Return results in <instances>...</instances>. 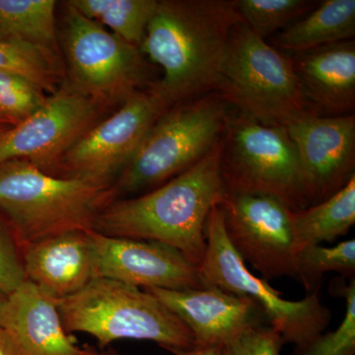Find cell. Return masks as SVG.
<instances>
[{"label":"cell","mask_w":355,"mask_h":355,"mask_svg":"<svg viewBox=\"0 0 355 355\" xmlns=\"http://www.w3.org/2000/svg\"><path fill=\"white\" fill-rule=\"evenodd\" d=\"M316 0H234L243 22L261 39H270L319 4Z\"/></svg>","instance_id":"24"},{"label":"cell","mask_w":355,"mask_h":355,"mask_svg":"<svg viewBox=\"0 0 355 355\" xmlns=\"http://www.w3.org/2000/svg\"><path fill=\"white\" fill-rule=\"evenodd\" d=\"M11 128V125H2L0 123V139H1L2 135H4Z\"/></svg>","instance_id":"34"},{"label":"cell","mask_w":355,"mask_h":355,"mask_svg":"<svg viewBox=\"0 0 355 355\" xmlns=\"http://www.w3.org/2000/svg\"><path fill=\"white\" fill-rule=\"evenodd\" d=\"M216 91L233 108L266 125L287 128L315 114L291 57L257 36L244 22L233 27Z\"/></svg>","instance_id":"6"},{"label":"cell","mask_w":355,"mask_h":355,"mask_svg":"<svg viewBox=\"0 0 355 355\" xmlns=\"http://www.w3.org/2000/svg\"><path fill=\"white\" fill-rule=\"evenodd\" d=\"M26 280L22 246L8 222L0 218V293L10 295Z\"/></svg>","instance_id":"28"},{"label":"cell","mask_w":355,"mask_h":355,"mask_svg":"<svg viewBox=\"0 0 355 355\" xmlns=\"http://www.w3.org/2000/svg\"><path fill=\"white\" fill-rule=\"evenodd\" d=\"M297 253L310 245H321L347 235L355 224V175L349 183L317 205L291 210Z\"/></svg>","instance_id":"20"},{"label":"cell","mask_w":355,"mask_h":355,"mask_svg":"<svg viewBox=\"0 0 355 355\" xmlns=\"http://www.w3.org/2000/svg\"><path fill=\"white\" fill-rule=\"evenodd\" d=\"M116 200L113 184L58 177L25 160L0 163V211L21 246L72 230H93Z\"/></svg>","instance_id":"3"},{"label":"cell","mask_w":355,"mask_h":355,"mask_svg":"<svg viewBox=\"0 0 355 355\" xmlns=\"http://www.w3.org/2000/svg\"><path fill=\"white\" fill-rule=\"evenodd\" d=\"M221 347H193L190 349L173 350L175 355H220Z\"/></svg>","instance_id":"31"},{"label":"cell","mask_w":355,"mask_h":355,"mask_svg":"<svg viewBox=\"0 0 355 355\" xmlns=\"http://www.w3.org/2000/svg\"><path fill=\"white\" fill-rule=\"evenodd\" d=\"M6 296L0 293V320H1L2 312H3L4 306H6Z\"/></svg>","instance_id":"32"},{"label":"cell","mask_w":355,"mask_h":355,"mask_svg":"<svg viewBox=\"0 0 355 355\" xmlns=\"http://www.w3.org/2000/svg\"><path fill=\"white\" fill-rule=\"evenodd\" d=\"M55 7L53 0H0V40L22 42L60 55Z\"/></svg>","instance_id":"21"},{"label":"cell","mask_w":355,"mask_h":355,"mask_svg":"<svg viewBox=\"0 0 355 355\" xmlns=\"http://www.w3.org/2000/svg\"><path fill=\"white\" fill-rule=\"evenodd\" d=\"M106 109L65 81L41 108L2 135L0 163L17 159L50 172Z\"/></svg>","instance_id":"12"},{"label":"cell","mask_w":355,"mask_h":355,"mask_svg":"<svg viewBox=\"0 0 355 355\" xmlns=\"http://www.w3.org/2000/svg\"><path fill=\"white\" fill-rule=\"evenodd\" d=\"M0 324L15 338L21 355H97L83 349L65 331L57 300L26 280L6 296Z\"/></svg>","instance_id":"17"},{"label":"cell","mask_w":355,"mask_h":355,"mask_svg":"<svg viewBox=\"0 0 355 355\" xmlns=\"http://www.w3.org/2000/svg\"><path fill=\"white\" fill-rule=\"evenodd\" d=\"M284 345L279 331L272 327L256 324L224 343L220 355H280Z\"/></svg>","instance_id":"29"},{"label":"cell","mask_w":355,"mask_h":355,"mask_svg":"<svg viewBox=\"0 0 355 355\" xmlns=\"http://www.w3.org/2000/svg\"><path fill=\"white\" fill-rule=\"evenodd\" d=\"M233 109L214 90L165 111L114 180L116 200L153 190L197 164L223 137Z\"/></svg>","instance_id":"4"},{"label":"cell","mask_w":355,"mask_h":355,"mask_svg":"<svg viewBox=\"0 0 355 355\" xmlns=\"http://www.w3.org/2000/svg\"><path fill=\"white\" fill-rule=\"evenodd\" d=\"M306 99L319 116L355 109V42H340L291 55Z\"/></svg>","instance_id":"18"},{"label":"cell","mask_w":355,"mask_h":355,"mask_svg":"<svg viewBox=\"0 0 355 355\" xmlns=\"http://www.w3.org/2000/svg\"><path fill=\"white\" fill-rule=\"evenodd\" d=\"M234 0H160L139 50L163 70L153 89L168 109L214 91L233 27Z\"/></svg>","instance_id":"1"},{"label":"cell","mask_w":355,"mask_h":355,"mask_svg":"<svg viewBox=\"0 0 355 355\" xmlns=\"http://www.w3.org/2000/svg\"><path fill=\"white\" fill-rule=\"evenodd\" d=\"M0 71L27 77L50 95L65 83L60 55L22 42L0 40Z\"/></svg>","instance_id":"23"},{"label":"cell","mask_w":355,"mask_h":355,"mask_svg":"<svg viewBox=\"0 0 355 355\" xmlns=\"http://www.w3.org/2000/svg\"><path fill=\"white\" fill-rule=\"evenodd\" d=\"M26 279L58 300L100 277L93 230H72L22 246Z\"/></svg>","instance_id":"16"},{"label":"cell","mask_w":355,"mask_h":355,"mask_svg":"<svg viewBox=\"0 0 355 355\" xmlns=\"http://www.w3.org/2000/svg\"><path fill=\"white\" fill-rule=\"evenodd\" d=\"M0 355H21L19 345L11 331L0 324Z\"/></svg>","instance_id":"30"},{"label":"cell","mask_w":355,"mask_h":355,"mask_svg":"<svg viewBox=\"0 0 355 355\" xmlns=\"http://www.w3.org/2000/svg\"><path fill=\"white\" fill-rule=\"evenodd\" d=\"M57 306L67 334L85 333L100 347L120 340H149L161 347H196L184 322L146 289L98 277L83 291L58 299Z\"/></svg>","instance_id":"5"},{"label":"cell","mask_w":355,"mask_h":355,"mask_svg":"<svg viewBox=\"0 0 355 355\" xmlns=\"http://www.w3.org/2000/svg\"><path fill=\"white\" fill-rule=\"evenodd\" d=\"M286 128L297 151L308 207L335 195L354 176V114L340 116L310 114Z\"/></svg>","instance_id":"13"},{"label":"cell","mask_w":355,"mask_h":355,"mask_svg":"<svg viewBox=\"0 0 355 355\" xmlns=\"http://www.w3.org/2000/svg\"><path fill=\"white\" fill-rule=\"evenodd\" d=\"M146 291L184 322L193 334L196 347H222L249 327L266 323L263 311L256 301L218 287Z\"/></svg>","instance_id":"15"},{"label":"cell","mask_w":355,"mask_h":355,"mask_svg":"<svg viewBox=\"0 0 355 355\" xmlns=\"http://www.w3.org/2000/svg\"><path fill=\"white\" fill-rule=\"evenodd\" d=\"M168 108L153 86L139 91L98 121L51 168L58 177L113 184L156 120Z\"/></svg>","instance_id":"10"},{"label":"cell","mask_w":355,"mask_h":355,"mask_svg":"<svg viewBox=\"0 0 355 355\" xmlns=\"http://www.w3.org/2000/svg\"><path fill=\"white\" fill-rule=\"evenodd\" d=\"M222 139L186 171L144 195L114 200L93 231L112 237L163 243L200 266L210 211L227 195L220 174Z\"/></svg>","instance_id":"2"},{"label":"cell","mask_w":355,"mask_h":355,"mask_svg":"<svg viewBox=\"0 0 355 355\" xmlns=\"http://www.w3.org/2000/svg\"><path fill=\"white\" fill-rule=\"evenodd\" d=\"M31 79L0 71V113L9 125H17L43 106L48 96Z\"/></svg>","instance_id":"27"},{"label":"cell","mask_w":355,"mask_h":355,"mask_svg":"<svg viewBox=\"0 0 355 355\" xmlns=\"http://www.w3.org/2000/svg\"><path fill=\"white\" fill-rule=\"evenodd\" d=\"M100 277L142 289L203 287L198 266L171 246L155 241L112 237L93 231Z\"/></svg>","instance_id":"14"},{"label":"cell","mask_w":355,"mask_h":355,"mask_svg":"<svg viewBox=\"0 0 355 355\" xmlns=\"http://www.w3.org/2000/svg\"><path fill=\"white\" fill-rule=\"evenodd\" d=\"M97 355H123L120 354V352H116V350L110 349L108 350H104V352H99V354Z\"/></svg>","instance_id":"33"},{"label":"cell","mask_w":355,"mask_h":355,"mask_svg":"<svg viewBox=\"0 0 355 355\" xmlns=\"http://www.w3.org/2000/svg\"><path fill=\"white\" fill-rule=\"evenodd\" d=\"M297 279L308 293L320 288L324 273H340L343 279H355V240L331 247L310 245L296 254Z\"/></svg>","instance_id":"25"},{"label":"cell","mask_w":355,"mask_h":355,"mask_svg":"<svg viewBox=\"0 0 355 355\" xmlns=\"http://www.w3.org/2000/svg\"><path fill=\"white\" fill-rule=\"evenodd\" d=\"M62 46L65 81L105 108L149 89L148 67L139 48L64 4Z\"/></svg>","instance_id":"9"},{"label":"cell","mask_w":355,"mask_h":355,"mask_svg":"<svg viewBox=\"0 0 355 355\" xmlns=\"http://www.w3.org/2000/svg\"><path fill=\"white\" fill-rule=\"evenodd\" d=\"M218 207L229 242L261 279H297V251L286 205L272 196L227 193Z\"/></svg>","instance_id":"11"},{"label":"cell","mask_w":355,"mask_h":355,"mask_svg":"<svg viewBox=\"0 0 355 355\" xmlns=\"http://www.w3.org/2000/svg\"><path fill=\"white\" fill-rule=\"evenodd\" d=\"M220 174L228 193L272 196L291 210L308 207L287 128L263 125L236 109L222 137Z\"/></svg>","instance_id":"7"},{"label":"cell","mask_w":355,"mask_h":355,"mask_svg":"<svg viewBox=\"0 0 355 355\" xmlns=\"http://www.w3.org/2000/svg\"><path fill=\"white\" fill-rule=\"evenodd\" d=\"M78 12L139 48L158 0H71Z\"/></svg>","instance_id":"22"},{"label":"cell","mask_w":355,"mask_h":355,"mask_svg":"<svg viewBox=\"0 0 355 355\" xmlns=\"http://www.w3.org/2000/svg\"><path fill=\"white\" fill-rule=\"evenodd\" d=\"M0 123H2V125H9L8 121H7L6 119L3 116V114L1 113H0ZM11 127H12V125H11Z\"/></svg>","instance_id":"35"},{"label":"cell","mask_w":355,"mask_h":355,"mask_svg":"<svg viewBox=\"0 0 355 355\" xmlns=\"http://www.w3.org/2000/svg\"><path fill=\"white\" fill-rule=\"evenodd\" d=\"M343 277L333 280L331 292L345 301V317L336 331L322 333L302 347H295L293 355L355 354V279L345 284Z\"/></svg>","instance_id":"26"},{"label":"cell","mask_w":355,"mask_h":355,"mask_svg":"<svg viewBox=\"0 0 355 355\" xmlns=\"http://www.w3.org/2000/svg\"><path fill=\"white\" fill-rule=\"evenodd\" d=\"M354 36L355 0H324L270 41L277 50L295 55Z\"/></svg>","instance_id":"19"},{"label":"cell","mask_w":355,"mask_h":355,"mask_svg":"<svg viewBox=\"0 0 355 355\" xmlns=\"http://www.w3.org/2000/svg\"><path fill=\"white\" fill-rule=\"evenodd\" d=\"M205 240L207 251L198 266L203 286L218 287L253 299L263 309L266 323L279 331L284 343L302 347L324 333L331 314L322 303L320 288L302 300H287L266 280L254 275L229 242L218 205L207 217Z\"/></svg>","instance_id":"8"}]
</instances>
